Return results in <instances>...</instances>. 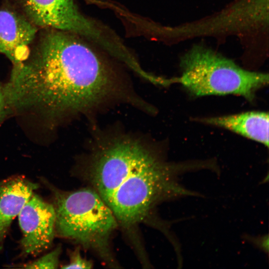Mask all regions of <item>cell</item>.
Instances as JSON below:
<instances>
[{"label": "cell", "instance_id": "obj_4", "mask_svg": "<svg viewBox=\"0 0 269 269\" xmlns=\"http://www.w3.org/2000/svg\"><path fill=\"white\" fill-rule=\"evenodd\" d=\"M181 75L171 78L196 97L235 95L252 101L267 85L269 75L243 69L233 61L202 45L193 46L180 58Z\"/></svg>", "mask_w": 269, "mask_h": 269}, {"label": "cell", "instance_id": "obj_7", "mask_svg": "<svg viewBox=\"0 0 269 269\" xmlns=\"http://www.w3.org/2000/svg\"><path fill=\"white\" fill-rule=\"evenodd\" d=\"M37 29L31 22L7 8H0V53L17 66L30 56Z\"/></svg>", "mask_w": 269, "mask_h": 269}, {"label": "cell", "instance_id": "obj_5", "mask_svg": "<svg viewBox=\"0 0 269 269\" xmlns=\"http://www.w3.org/2000/svg\"><path fill=\"white\" fill-rule=\"evenodd\" d=\"M20 1L27 15L36 25L75 34L106 50L114 45L113 33L82 14L74 0Z\"/></svg>", "mask_w": 269, "mask_h": 269}, {"label": "cell", "instance_id": "obj_2", "mask_svg": "<svg viewBox=\"0 0 269 269\" xmlns=\"http://www.w3.org/2000/svg\"><path fill=\"white\" fill-rule=\"evenodd\" d=\"M81 38L55 29L46 33L32 56L13 67L3 87L7 110L60 119L115 102L138 106L141 100Z\"/></svg>", "mask_w": 269, "mask_h": 269}, {"label": "cell", "instance_id": "obj_11", "mask_svg": "<svg viewBox=\"0 0 269 269\" xmlns=\"http://www.w3.org/2000/svg\"><path fill=\"white\" fill-rule=\"evenodd\" d=\"M93 263L84 258L81 254L79 247L69 254V262L62 267V269H92Z\"/></svg>", "mask_w": 269, "mask_h": 269}, {"label": "cell", "instance_id": "obj_6", "mask_svg": "<svg viewBox=\"0 0 269 269\" xmlns=\"http://www.w3.org/2000/svg\"><path fill=\"white\" fill-rule=\"evenodd\" d=\"M18 216L21 256H37L51 247L56 236L53 204L33 192Z\"/></svg>", "mask_w": 269, "mask_h": 269}, {"label": "cell", "instance_id": "obj_10", "mask_svg": "<svg viewBox=\"0 0 269 269\" xmlns=\"http://www.w3.org/2000/svg\"><path fill=\"white\" fill-rule=\"evenodd\" d=\"M60 246L42 257L25 264L19 268L26 269H56L59 265V259L61 254Z\"/></svg>", "mask_w": 269, "mask_h": 269}, {"label": "cell", "instance_id": "obj_1", "mask_svg": "<svg viewBox=\"0 0 269 269\" xmlns=\"http://www.w3.org/2000/svg\"><path fill=\"white\" fill-rule=\"evenodd\" d=\"M205 161H168L162 151L125 134L97 136L76 169L78 177L93 189L113 213L141 262L148 258L140 226L160 230L170 240L169 224L157 207L186 196H201L179 181L186 171L204 168Z\"/></svg>", "mask_w": 269, "mask_h": 269}, {"label": "cell", "instance_id": "obj_3", "mask_svg": "<svg viewBox=\"0 0 269 269\" xmlns=\"http://www.w3.org/2000/svg\"><path fill=\"white\" fill-rule=\"evenodd\" d=\"M44 182L53 196L56 235L92 251L109 267L120 268L111 245L118 224L100 196L87 186L64 191Z\"/></svg>", "mask_w": 269, "mask_h": 269}, {"label": "cell", "instance_id": "obj_8", "mask_svg": "<svg viewBox=\"0 0 269 269\" xmlns=\"http://www.w3.org/2000/svg\"><path fill=\"white\" fill-rule=\"evenodd\" d=\"M38 187V184L22 176L0 182V251L12 220Z\"/></svg>", "mask_w": 269, "mask_h": 269}, {"label": "cell", "instance_id": "obj_9", "mask_svg": "<svg viewBox=\"0 0 269 269\" xmlns=\"http://www.w3.org/2000/svg\"><path fill=\"white\" fill-rule=\"evenodd\" d=\"M199 122L228 130L245 137L269 146L268 112L250 111L244 113L201 118Z\"/></svg>", "mask_w": 269, "mask_h": 269}, {"label": "cell", "instance_id": "obj_12", "mask_svg": "<svg viewBox=\"0 0 269 269\" xmlns=\"http://www.w3.org/2000/svg\"><path fill=\"white\" fill-rule=\"evenodd\" d=\"M249 242L266 253H269V236L265 235L260 237H246Z\"/></svg>", "mask_w": 269, "mask_h": 269}, {"label": "cell", "instance_id": "obj_13", "mask_svg": "<svg viewBox=\"0 0 269 269\" xmlns=\"http://www.w3.org/2000/svg\"><path fill=\"white\" fill-rule=\"evenodd\" d=\"M7 111L3 88L0 85V123L5 116Z\"/></svg>", "mask_w": 269, "mask_h": 269}]
</instances>
